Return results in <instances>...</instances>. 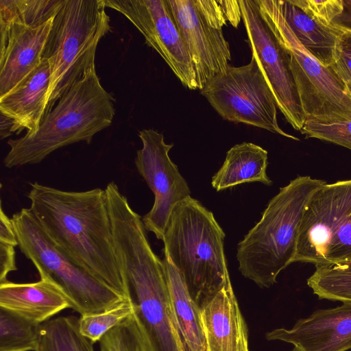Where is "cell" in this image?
<instances>
[{"label": "cell", "mask_w": 351, "mask_h": 351, "mask_svg": "<svg viewBox=\"0 0 351 351\" xmlns=\"http://www.w3.org/2000/svg\"><path fill=\"white\" fill-rule=\"evenodd\" d=\"M300 132L308 138L328 141L351 150V120L330 123L306 121Z\"/></svg>", "instance_id": "29"}, {"label": "cell", "mask_w": 351, "mask_h": 351, "mask_svg": "<svg viewBox=\"0 0 351 351\" xmlns=\"http://www.w3.org/2000/svg\"><path fill=\"white\" fill-rule=\"evenodd\" d=\"M105 8L104 0H64L54 17L43 57L51 71L45 115L95 66L99 42L112 30Z\"/></svg>", "instance_id": "6"}, {"label": "cell", "mask_w": 351, "mask_h": 351, "mask_svg": "<svg viewBox=\"0 0 351 351\" xmlns=\"http://www.w3.org/2000/svg\"><path fill=\"white\" fill-rule=\"evenodd\" d=\"M64 0H0V27L42 25L56 16Z\"/></svg>", "instance_id": "24"}, {"label": "cell", "mask_w": 351, "mask_h": 351, "mask_svg": "<svg viewBox=\"0 0 351 351\" xmlns=\"http://www.w3.org/2000/svg\"><path fill=\"white\" fill-rule=\"evenodd\" d=\"M0 136L3 139L12 134V121L8 117L1 114Z\"/></svg>", "instance_id": "36"}, {"label": "cell", "mask_w": 351, "mask_h": 351, "mask_svg": "<svg viewBox=\"0 0 351 351\" xmlns=\"http://www.w3.org/2000/svg\"><path fill=\"white\" fill-rule=\"evenodd\" d=\"M252 58L256 62L278 110L293 129L300 131L304 117L282 47L262 18L256 0H239Z\"/></svg>", "instance_id": "13"}, {"label": "cell", "mask_w": 351, "mask_h": 351, "mask_svg": "<svg viewBox=\"0 0 351 351\" xmlns=\"http://www.w3.org/2000/svg\"><path fill=\"white\" fill-rule=\"evenodd\" d=\"M306 13L320 23L334 25V21L343 12V0H291Z\"/></svg>", "instance_id": "30"}, {"label": "cell", "mask_w": 351, "mask_h": 351, "mask_svg": "<svg viewBox=\"0 0 351 351\" xmlns=\"http://www.w3.org/2000/svg\"><path fill=\"white\" fill-rule=\"evenodd\" d=\"M177 341H178V349H179V351H184V348H183V345L181 342V340L179 337V335L178 336V338H177Z\"/></svg>", "instance_id": "37"}, {"label": "cell", "mask_w": 351, "mask_h": 351, "mask_svg": "<svg viewBox=\"0 0 351 351\" xmlns=\"http://www.w3.org/2000/svg\"><path fill=\"white\" fill-rule=\"evenodd\" d=\"M18 246L38 270L40 278L57 284L80 315L112 308L125 298L121 293L77 265L47 234L29 208L11 218Z\"/></svg>", "instance_id": "8"}, {"label": "cell", "mask_w": 351, "mask_h": 351, "mask_svg": "<svg viewBox=\"0 0 351 351\" xmlns=\"http://www.w3.org/2000/svg\"><path fill=\"white\" fill-rule=\"evenodd\" d=\"M29 210L55 243L90 274L131 299L118 265L105 189L66 191L30 183Z\"/></svg>", "instance_id": "1"}, {"label": "cell", "mask_w": 351, "mask_h": 351, "mask_svg": "<svg viewBox=\"0 0 351 351\" xmlns=\"http://www.w3.org/2000/svg\"><path fill=\"white\" fill-rule=\"evenodd\" d=\"M100 351H146L134 314L99 341Z\"/></svg>", "instance_id": "28"}, {"label": "cell", "mask_w": 351, "mask_h": 351, "mask_svg": "<svg viewBox=\"0 0 351 351\" xmlns=\"http://www.w3.org/2000/svg\"><path fill=\"white\" fill-rule=\"evenodd\" d=\"M51 71L48 60L43 58L38 66L16 88L0 97V112L12 121V134L26 130L36 132L45 117Z\"/></svg>", "instance_id": "19"}, {"label": "cell", "mask_w": 351, "mask_h": 351, "mask_svg": "<svg viewBox=\"0 0 351 351\" xmlns=\"http://www.w3.org/2000/svg\"><path fill=\"white\" fill-rule=\"evenodd\" d=\"M307 285L319 299L351 303V263L316 267Z\"/></svg>", "instance_id": "25"}, {"label": "cell", "mask_w": 351, "mask_h": 351, "mask_svg": "<svg viewBox=\"0 0 351 351\" xmlns=\"http://www.w3.org/2000/svg\"><path fill=\"white\" fill-rule=\"evenodd\" d=\"M338 52L351 58V30L343 29L339 40Z\"/></svg>", "instance_id": "35"}, {"label": "cell", "mask_w": 351, "mask_h": 351, "mask_svg": "<svg viewBox=\"0 0 351 351\" xmlns=\"http://www.w3.org/2000/svg\"><path fill=\"white\" fill-rule=\"evenodd\" d=\"M146 230L136 222L114 232L117 261L136 308L146 351H179L165 263L153 251Z\"/></svg>", "instance_id": "4"}, {"label": "cell", "mask_w": 351, "mask_h": 351, "mask_svg": "<svg viewBox=\"0 0 351 351\" xmlns=\"http://www.w3.org/2000/svg\"><path fill=\"white\" fill-rule=\"evenodd\" d=\"M41 326L0 308V351H36Z\"/></svg>", "instance_id": "26"}, {"label": "cell", "mask_w": 351, "mask_h": 351, "mask_svg": "<svg viewBox=\"0 0 351 351\" xmlns=\"http://www.w3.org/2000/svg\"><path fill=\"white\" fill-rule=\"evenodd\" d=\"M94 343L82 335L75 316H62L42 324L36 351H95Z\"/></svg>", "instance_id": "23"}, {"label": "cell", "mask_w": 351, "mask_h": 351, "mask_svg": "<svg viewBox=\"0 0 351 351\" xmlns=\"http://www.w3.org/2000/svg\"><path fill=\"white\" fill-rule=\"evenodd\" d=\"M343 12L336 18L334 24L343 29L351 30V0H343Z\"/></svg>", "instance_id": "34"}, {"label": "cell", "mask_w": 351, "mask_h": 351, "mask_svg": "<svg viewBox=\"0 0 351 351\" xmlns=\"http://www.w3.org/2000/svg\"><path fill=\"white\" fill-rule=\"evenodd\" d=\"M0 242L18 246V241L11 220L4 213L2 206L0 209Z\"/></svg>", "instance_id": "32"}, {"label": "cell", "mask_w": 351, "mask_h": 351, "mask_svg": "<svg viewBox=\"0 0 351 351\" xmlns=\"http://www.w3.org/2000/svg\"><path fill=\"white\" fill-rule=\"evenodd\" d=\"M104 1L106 8L120 12L138 29L184 87L198 89L194 66L167 0Z\"/></svg>", "instance_id": "14"}, {"label": "cell", "mask_w": 351, "mask_h": 351, "mask_svg": "<svg viewBox=\"0 0 351 351\" xmlns=\"http://www.w3.org/2000/svg\"><path fill=\"white\" fill-rule=\"evenodd\" d=\"M207 351H250L247 328L230 280L200 313Z\"/></svg>", "instance_id": "17"}, {"label": "cell", "mask_w": 351, "mask_h": 351, "mask_svg": "<svg viewBox=\"0 0 351 351\" xmlns=\"http://www.w3.org/2000/svg\"><path fill=\"white\" fill-rule=\"evenodd\" d=\"M265 337L292 344L291 351H346L351 349V303L317 310L291 328L274 329Z\"/></svg>", "instance_id": "15"}, {"label": "cell", "mask_w": 351, "mask_h": 351, "mask_svg": "<svg viewBox=\"0 0 351 351\" xmlns=\"http://www.w3.org/2000/svg\"><path fill=\"white\" fill-rule=\"evenodd\" d=\"M294 262L316 267L351 263V179L325 183L308 202Z\"/></svg>", "instance_id": "9"}, {"label": "cell", "mask_w": 351, "mask_h": 351, "mask_svg": "<svg viewBox=\"0 0 351 351\" xmlns=\"http://www.w3.org/2000/svg\"><path fill=\"white\" fill-rule=\"evenodd\" d=\"M267 151L261 146L247 142L237 144L227 152L211 184L217 191L251 182L270 186L272 182L267 175Z\"/></svg>", "instance_id": "22"}, {"label": "cell", "mask_w": 351, "mask_h": 351, "mask_svg": "<svg viewBox=\"0 0 351 351\" xmlns=\"http://www.w3.org/2000/svg\"><path fill=\"white\" fill-rule=\"evenodd\" d=\"M202 90L230 65L231 51L223 27L242 20L239 1L167 0Z\"/></svg>", "instance_id": "10"}, {"label": "cell", "mask_w": 351, "mask_h": 351, "mask_svg": "<svg viewBox=\"0 0 351 351\" xmlns=\"http://www.w3.org/2000/svg\"><path fill=\"white\" fill-rule=\"evenodd\" d=\"M261 15L285 51L306 121L351 120V90L332 66L322 64L298 41L276 0H256Z\"/></svg>", "instance_id": "7"}, {"label": "cell", "mask_w": 351, "mask_h": 351, "mask_svg": "<svg viewBox=\"0 0 351 351\" xmlns=\"http://www.w3.org/2000/svg\"><path fill=\"white\" fill-rule=\"evenodd\" d=\"M136 311L132 299H125L104 311L80 315L78 326L80 332L93 343L99 342L109 330L132 317Z\"/></svg>", "instance_id": "27"}, {"label": "cell", "mask_w": 351, "mask_h": 351, "mask_svg": "<svg viewBox=\"0 0 351 351\" xmlns=\"http://www.w3.org/2000/svg\"><path fill=\"white\" fill-rule=\"evenodd\" d=\"M223 119L242 123L298 141L282 130L274 96L255 60L240 66L229 65L200 90Z\"/></svg>", "instance_id": "11"}, {"label": "cell", "mask_w": 351, "mask_h": 351, "mask_svg": "<svg viewBox=\"0 0 351 351\" xmlns=\"http://www.w3.org/2000/svg\"><path fill=\"white\" fill-rule=\"evenodd\" d=\"M225 233L213 213L191 196L178 204L162 238L164 253L202 309L230 280Z\"/></svg>", "instance_id": "5"}, {"label": "cell", "mask_w": 351, "mask_h": 351, "mask_svg": "<svg viewBox=\"0 0 351 351\" xmlns=\"http://www.w3.org/2000/svg\"><path fill=\"white\" fill-rule=\"evenodd\" d=\"M114 101L92 67L62 96L36 132L8 141L4 165L37 164L64 146L80 141L89 144L95 134L112 124Z\"/></svg>", "instance_id": "2"}, {"label": "cell", "mask_w": 351, "mask_h": 351, "mask_svg": "<svg viewBox=\"0 0 351 351\" xmlns=\"http://www.w3.org/2000/svg\"><path fill=\"white\" fill-rule=\"evenodd\" d=\"M332 66L351 90V58L338 52Z\"/></svg>", "instance_id": "33"}, {"label": "cell", "mask_w": 351, "mask_h": 351, "mask_svg": "<svg viewBox=\"0 0 351 351\" xmlns=\"http://www.w3.org/2000/svg\"><path fill=\"white\" fill-rule=\"evenodd\" d=\"M143 147L136 152L135 165L154 195L152 209L142 217L147 230L162 240L173 208L190 197L191 191L169 152L173 144H167L164 136L153 129L139 131Z\"/></svg>", "instance_id": "12"}, {"label": "cell", "mask_w": 351, "mask_h": 351, "mask_svg": "<svg viewBox=\"0 0 351 351\" xmlns=\"http://www.w3.org/2000/svg\"><path fill=\"white\" fill-rule=\"evenodd\" d=\"M0 308L32 323L42 324L71 303L64 291L47 278L37 282L0 283Z\"/></svg>", "instance_id": "18"}, {"label": "cell", "mask_w": 351, "mask_h": 351, "mask_svg": "<svg viewBox=\"0 0 351 351\" xmlns=\"http://www.w3.org/2000/svg\"><path fill=\"white\" fill-rule=\"evenodd\" d=\"M287 24L302 45L322 64L332 65L338 56V44L343 29L327 25L313 19L291 0H276Z\"/></svg>", "instance_id": "20"}, {"label": "cell", "mask_w": 351, "mask_h": 351, "mask_svg": "<svg viewBox=\"0 0 351 351\" xmlns=\"http://www.w3.org/2000/svg\"><path fill=\"white\" fill-rule=\"evenodd\" d=\"M173 323L184 351H207L201 309L192 299L180 272L164 253Z\"/></svg>", "instance_id": "21"}, {"label": "cell", "mask_w": 351, "mask_h": 351, "mask_svg": "<svg viewBox=\"0 0 351 351\" xmlns=\"http://www.w3.org/2000/svg\"><path fill=\"white\" fill-rule=\"evenodd\" d=\"M325 181L298 176L280 189L268 203L261 219L237 247L241 274L260 287L276 282L278 274L294 263L304 209Z\"/></svg>", "instance_id": "3"}, {"label": "cell", "mask_w": 351, "mask_h": 351, "mask_svg": "<svg viewBox=\"0 0 351 351\" xmlns=\"http://www.w3.org/2000/svg\"><path fill=\"white\" fill-rule=\"evenodd\" d=\"M53 19L37 26L13 23L0 27V97L40 64Z\"/></svg>", "instance_id": "16"}, {"label": "cell", "mask_w": 351, "mask_h": 351, "mask_svg": "<svg viewBox=\"0 0 351 351\" xmlns=\"http://www.w3.org/2000/svg\"><path fill=\"white\" fill-rule=\"evenodd\" d=\"M14 247L0 242V283L8 280L9 273L17 270Z\"/></svg>", "instance_id": "31"}]
</instances>
